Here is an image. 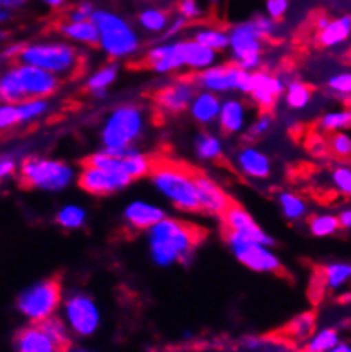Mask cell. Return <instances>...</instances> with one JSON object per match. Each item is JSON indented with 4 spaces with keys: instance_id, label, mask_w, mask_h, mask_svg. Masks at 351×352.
<instances>
[{
    "instance_id": "obj_1",
    "label": "cell",
    "mask_w": 351,
    "mask_h": 352,
    "mask_svg": "<svg viewBox=\"0 0 351 352\" xmlns=\"http://www.w3.org/2000/svg\"><path fill=\"white\" fill-rule=\"evenodd\" d=\"M149 256L157 267H171L174 264H189L203 235L198 226L186 223L179 218L166 217L162 221L147 230Z\"/></svg>"
},
{
    "instance_id": "obj_2",
    "label": "cell",
    "mask_w": 351,
    "mask_h": 352,
    "mask_svg": "<svg viewBox=\"0 0 351 352\" xmlns=\"http://www.w3.org/2000/svg\"><path fill=\"white\" fill-rule=\"evenodd\" d=\"M149 177L156 191L169 201L176 210L184 213H200L195 172L174 164H153Z\"/></svg>"
},
{
    "instance_id": "obj_3",
    "label": "cell",
    "mask_w": 351,
    "mask_h": 352,
    "mask_svg": "<svg viewBox=\"0 0 351 352\" xmlns=\"http://www.w3.org/2000/svg\"><path fill=\"white\" fill-rule=\"evenodd\" d=\"M145 129L143 111L135 104H121L114 107L101 126V143L106 152L123 157L135 148Z\"/></svg>"
},
{
    "instance_id": "obj_4",
    "label": "cell",
    "mask_w": 351,
    "mask_h": 352,
    "mask_svg": "<svg viewBox=\"0 0 351 352\" xmlns=\"http://www.w3.org/2000/svg\"><path fill=\"white\" fill-rule=\"evenodd\" d=\"M77 172L70 164L45 157H28L21 162L19 179L26 188L45 192H62L74 184Z\"/></svg>"
},
{
    "instance_id": "obj_5",
    "label": "cell",
    "mask_w": 351,
    "mask_h": 352,
    "mask_svg": "<svg viewBox=\"0 0 351 352\" xmlns=\"http://www.w3.org/2000/svg\"><path fill=\"white\" fill-rule=\"evenodd\" d=\"M17 62L45 68L62 78L77 74L82 58L69 41H38L24 46Z\"/></svg>"
},
{
    "instance_id": "obj_6",
    "label": "cell",
    "mask_w": 351,
    "mask_h": 352,
    "mask_svg": "<svg viewBox=\"0 0 351 352\" xmlns=\"http://www.w3.org/2000/svg\"><path fill=\"white\" fill-rule=\"evenodd\" d=\"M92 21L99 31V48L109 58H128L138 52L140 38L125 17L118 16L111 10L96 9Z\"/></svg>"
},
{
    "instance_id": "obj_7",
    "label": "cell",
    "mask_w": 351,
    "mask_h": 352,
    "mask_svg": "<svg viewBox=\"0 0 351 352\" xmlns=\"http://www.w3.org/2000/svg\"><path fill=\"white\" fill-rule=\"evenodd\" d=\"M63 303L62 285L58 279H39L24 288L16 300V308L28 323H41L60 314Z\"/></svg>"
},
{
    "instance_id": "obj_8",
    "label": "cell",
    "mask_w": 351,
    "mask_h": 352,
    "mask_svg": "<svg viewBox=\"0 0 351 352\" xmlns=\"http://www.w3.org/2000/svg\"><path fill=\"white\" fill-rule=\"evenodd\" d=\"M60 315L69 325L74 339H91L99 332L103 314L98 301L84 291H72L63 298Z\"/></svg>"
},
{
    "instance_id": "obj_9",
    "label": "cell",
    "mask_w": 351,
    "mask_h": 352,
    "mask_svg": "<svg viewBox=\"0 0 351 352\" xmlns=\"http://www.w3.org/2000/svg\"><path fill=\"white\" fill-rule=\"evenodd\" d=\"M224 235L232 256L249 271L264 272V274H278L283 271V264L273 247L254 242V240L246 239L235 232H228V230H225Z\"/></svg>"
},
{
    "instance_id": "obj_10",
    "label": "cell",
    "mask_w": 351,
    "mask_h": 352,
    "mask_svg": "<svg viewBox=\"0 0 351 352\" xmlns=\"http://www.w3.org/2000/svg\"><path fill=\"white\" fill-rule=\"evenodd\" d=\"M193 82L200 91H210L215 94L242 92L249 96L253 89V72H247L235 63H217L206 70L196 72Z\"/></svg>"
},
{
    "instance_id": "obj_11",
    "label": "cell",
    "mask_w": 351,
    "mask_h": 352,
    "mask_svg": "<svg viewBox=\"0 0 351 352\" xmlns=\"http://www.w3.org/2000/svg\"><path fill=\"white\" fill-rule=\"evenodd\" d=\"M228 36H231L228 52H231L232 63L247 72L259 70L261 60H263L264 38L256 30L253 19L232 26L228 30Z\"/></svg>"
},
{
    "instance_id": "obj_12",
    "label": "cell",
    "mask_w": 351,
    "mask_h": 352,
    "mask_svg": "<svg viewBox=\"0 0 351 352\" xmlns=\"http://www.w3.org/2000/svg\"><path fill=\"white\" fill-rule=\"evenodd\" d=\"M134 182L123 172L106 170V168L92 167V165H82L77 175L78 188L92 196H109V194L120 192L127 189Z\"/></svg>"
},
{
    "instance_id": "obj_13",
    "label": "cell",
    "mask_w": 351,
    "mask_h": 352,
    "mask_svg": "<svg viewBox=\"0 0 351 352\" xmlns=\"http://www.w3.org/2000/svg\"><path fill=\"white\" fill-rule=\"evenodd\" d=\"M220 221L222 225H224V228L228 230V232H235L239 233V235L246 236V239L254 240V242L264 243V245H277V240H275L270 233L264 232V230L256 223V220L247 213L244 208L239 206V204L232 203L231 208L222 214Z\"/></svg>"
},
{
    "instance_id": "obj_14",
    "label": "cell",
    "mask_w": 351,
    "mask_h": 352,
    "mask_svg": "<svg viewBox=\"0 0 351 352\" xmlns=\"http://www.w3.org/2000/svg\"><path fill=\"white\" fill-rule=\"evenodd\" d=\"M145 65L159 75L174 74L186 68L181 41H160L145 53Z\"/></svg>"
},
{
    "instance_id": "obj_15",
    "label": "cell",
    "mask_w": 351,
    "mask_h": 352,
    "mask_svg": "<svg viewBox=\"0 0 351 352\" xmlns=\"http://www.w3.org/2000/svg\"><path fill=\"white\" fill-rule=\"evenodd\" d=\"M16 65L28 99H31V97H45V99H48L50 96L55 94V92L58 91V75L52 74V72L45 70V68L33 67V65L19 62H16Z\"/></svg>"
},
{
    "instance_id": "obj_16",
    "label": "cell",
    "mask_w": 351,
    "mask_h": 352,
    "mask_svg": "<svg viewBox=\"0 0 351 352\" xmlns=\"http://www.w3.org/2000/svg\"><path fill=\"white\" fill-rule=\"evenodd\" d=\"M196 96V84L188 78H179L166 85L156 94V102L166 113L179 114L188 111Z\"/></svg>"
},
{
    "instance_id": "obj_17",
    "label": "cell",
    "mask_w": 351,
    "mask_h": 352,
    "mask_svg": "<svg viewBox=\"0 0 351 352\" xmlns=\"http://www.w3.org/2000/svg\"><path fill=\"white\" fill-rule=\"evenodd\" d=\"M196 189H198L200 199V213H205L209 217L222 218V214L231 208L232 201L227 192L220 188L215 181H211L209 175L195 172Z\"/></svg>"
},
{
    "instance_id": "obj_18",
    "label": "cell",
    "mask_w": 351,
    "mask_h": 352,
    "mask_svg": "<svg viewBox=\"0 0 351 352\" xmlns=\"http://www.w3.org/2000/svg\"><path fill=\"white\" fill-rule=\"evenodd\" d=\"M285 89L286 84L277 75H271L263 70L253 72V89H251L249 96L263 113H270L271 107L285 94Z\"/></svg>"
},
{
    "instance_id": "obj_19",
    "label": "cell",
    "mask_w": 351,
    "mask_h": 352,
    "mask_svg": "<svg viewBox=\"0 0 351 352\" xmlns=\"http://www.w3.org/2000/svg\"><path fill=\"white\" fill-rule=\"evenodd\" d=\"M14 352H62L63 349L45 332L39 323L21 327L12 339Z\"/></svg>"
},
{
    "instance_id": "obj_20",
    "label": "cell",
    "mask_w": 351,
    "mask_h": 352,
    "mask_svg": "<svg viewBox=\"0 0 351 352\" xmlns=\"http://www.w3.org/2000/svg\"><path fill=\"white\" fill-rule=\"evenodd\" d=\"M166 211L159 204L145 199H134L125 206L123 220L131 230L147 232L166 218Z\"/></svg>"
},
{
    "instance_id": "obj_21",
    "label": "cell",
    "mask_w": 351,
    "mask_h": 352,
    "mask_svg": "<svg viewBox=\"0 0 351 352\" xmlns=\"http://www.w3.org/2000/svg\"><path fill=\"white\" fill-rule=\"evenodd\" d=\"M237 167L246 177L268 179L271 175V160L266 153L257 150L256 146H242L235 155Z\"/></svg>"
},
{
    "instance_id": "obj_22",
    "label": "cell",
    "mask_w": 351,
    "mask_h": 352,
    "mask_svg": "<svg viewBox=\"0 0 351 352\" xmlns=\"http://www.w3.org/2000/svg\"><path fill=\"white\" fill-rule=\"evenodd\" d=\"M222 104H224V100L218 97V94H215V92L200 91L196 92L188 113L196 123L202 124V126H209V124H213L218 121Z\"/></svg>"
},
{
    "instance_id": "obj_23",
    "label": "cell",
    "mask_w": 351,
    "mask_h": 352,
    "mask_svg": "<svg viewBox=\"0 0 351 352\" xmlns=\"http://www.w3.org/2000/svg\"><path fill=\"white\" fill-rule=\"evenodd\" d=\"M218 128L224 135H239L247 129V107L239 99H225L222 104Z\"/></svg>"
},
{
    "instance_id": "obj_24",
    "label": "cell",
    "mask_w": 351,
    "mask_h": 352,
    "mask_svg": "<svg viewBox=\"0 0 351 352\" xmlns=\"http://www.w3.org/2000/svg\"><path fill=\"white\" fill-rule=\"evenodd\" d=\"M182 55H184V65L188 70L202 72L213 67L218 62V52L195 41V39H181Z\"/></svg>"
},
{
    "instance_id": "obj_25",
    "label": "cell",
    "mask_w": 351,
    "mask_h": 352,
    "mask_svg": "<svg viewBox=\"0 0 351 352\" xmlns=\"http://www.w3.org/2000/svg\"><path fill=\"white\" fill-rule=\"evenodd\" d=\"M58 32L72 43L85 46H99V31L94 21H65L58 26Z\"/></svg>"
},
{
    "instance_id": "obj_26",
    "label": "cell",
    "mask_w": 351,
    "mask_h": 352,
    "mask_svg": "<svg viewBox=\"0 0 351 352\" xmlns=\"http://www.w3.org/2000/svg\"><path fill=\"white\" fill-rule=\"evenodd\" d=\"M351 36V16L336 17V19H329L322 30L317 31V43L324 48H334V46L345 43Z\"/></svg>"
},
{
    "instance_id": "obj_27",
    "label": "cell",
    "mask_w": 351,
    "mask_h": 352,
    "mask_svg": "<svg viewBox=\"0 0 351 352\" xmlns=\"http://www.w3.org/2000/svg\"><path fill=\"white\" fill-rule=\"evenodd\" d=\"M0 99H2V102L10 104H21L28 99L16 63L6 68V72L0 77Z\"/></svg>"
},
{
    "instance_id": "obj_28",
    "label": "cell",
    "mask_w": 351,
    "mask_h": 352,
    "mask_svg": "<svg viewBox=\"0 0 351 352\" xmlns=\"http://www.w3.org/2000/svg\"><path fill=\"white\" fill-rule=\"evenodd\" d=\"M118 72H120L118 63L111 62V63L103 65V67L98 68L91 77H87V80H85V87H87L89 92H91V96L105 97L107 89L116 82Z\"/></svg>"
},
{
    "instance_id": "obj_29",
    "label": "cell",
    "mask_w": 351,
    "mask_h": 352,
    "mask_svg": "<svg viewBox=\"0 0 351 352\" xmlns=\"http://www.w3.org/2000/svg\"><path fill=\"white\" fill-rule=\"evenodd\" d=\"M341 342L339 330L334 327H322L314 330L312 336L302 344V352H331Z\"/></svg>"
},
{
    "instance_id": "obj_30",
    "label": "cell",
    "mask_w": 351,
    "mask_h": 352,
    "mask_svg": "<svg viewBox=\"0 0 351 352\" xmlns=\"http://www.w3.org/2000/svg\"><path fill=\"white\" fill-rule=\"evenodd\" d=\"M321 278L324 288L336 291L346 286L351 281V264L350 262H331L321 269Z\"/></svg>"
},
{
    "instance_id": "obj_31",
    "label": "cell",
    "mask_w": 351,
    "mask_h": 352,
    "mask_svg": "<svg viewBox=\"0 0 351 352\" xmlns=\"http://www.w3.org/2000/svg\"><path fill=\"white\" fill-rule=\"evenodd\" d=\"M278 204H280L283 218L288 221H300L309 213V204L295 192L281 191L278 194Z\"/></svg>"
},
{
    "instance_id": "obj_32",
    "label": "cell",
    "mask_w": 351,
    "mask_h": 352,
    "mask_svg": "<svg viewBox=\"0 0 351 352\" xmlns=\"http://www.w3.org/2000/svg\"><path fill=\"white\" fill-rule=\"evenodd\" d=\"M153 168V162L138 148H131L127 155H123V172L130 175L134 181L150 175Z\"/></svg>"
},
{
    "instance_id": "obj_33",
    "label": "cell",
    "mask_w": 351,
    "mask_h": 352,
    "mask_svg": "<svg viewBox=\"0 0 351 352\" xmlns=\"http://www.w3.org/2000/svg\"><path fill=\"white\" fill-rule=\"evenodd\" d=\"M195 153L200 160L215 162L224 153V143L213 133H200L195 138Z\"/></svg>"
},
{
    "instance_id": "obj_34",
    "label": "cell",
    "mask_w": 351,
    "mask_h": 352,
    "mask_svg": "<svg viewBox=\"0 0 351 352\" xmlns=\"http://www.w3.org/2000/svg\"><path fill=\"white\" fill-rule=\"evenodd\" d=\"M314 330H316V317H314V314L307 311V314H300L285 327V336L292 342L304 344L312 336Z\"/></svg>"
},
{
    "instance_id": "obj_35",
    "label": "cell",
    "mask_w": 351,
    "mask_h": 352,
    "mask_svg": "<svg viewBox=\"0 0 351 352\" xmlns=\"http://www.w3.org/2000/svg\"><path fill=\"white\" fill-rule=\"evenodd\" d=\"M191 38L218 53L225 52V50H228V46H231V36H228V31L220 30V28H200V30L193 32Z\"/></svg>"
},
{
    "instance_id": "obj_36",
    "label": "cell",
    "mask_w": 351,
    "mask_h": 352,
    "mask_svg": "<svg viewBox=\"0 0 351 352\" xmlns=\"http://www.w3.org/2000/svg\"><path fill=\"white\" fill-rule=\"evenodd\" d=\"M307 230L310 235L317 236V239H328V236L336 235L341 230L338 214L331 213H319L309 218L307 221Z\"/></svg>"
},
{
    "instance_id": "obj_37",
    "label": "cell",
    "mask_w": 351,
    "mask_h": 352,
    "mask_svg": "<svg viewBox=\"0 0 351 352\" xmlns=\"http://www.w3.org/2000/svg\"><path fill=\"white\" fill-rule=\"evenodd\" d=\"M285 104L293 111H302L309 106V102L312 100V91L307 84L300 80H292L286 84L285 94H283Z\"/></svg>"
},
{
    "instance_id": "obj_38",
    "label": "cell",
    "mask_w": 351,
    "mask_h": 352,
    "mask_svg": "<svg viewBox=\"0 0 351 352\" xmlns=\"http://www.w3.org/2000/svg\"><path fill=\"white\" fill-rule=\"evenodd\" d=\"M55 221L63 230H81L85 225V221H87V211L81 204H65V206L58 210Z\"/></svg>"
},
{
    "instance_id": "obj_39",
    "label": "cell",
    "mask_w": 351,
    "mask_h": 352,
    "mask_svg": "<svg viewBox=\"0 0 351 352\" xmlns=\"http://www.w3.org/2000/svg\"><path fill=\"white\" fill-rule=\"evenodd\" d=\"M138 24H140L143 31L153 32V34H162L171 24V19L166 10L150 7V9H143L138 14Z\"/></svg>"
},
{
    "instance_id": "obj_40",
    "label": "cell",
    "mask_w": 351,
    "mask_h": 352,
    "mask_svg": "<svg viewBox=\"0 0 351 352\" xmlns=\"http://www.w3.org/2000/svg\"><path fill=\"white\" fill-rule=\"evenodd\" d=\"M39 325L45 329V332L48 333L50 337H52L53 340H55L56 344H58L62 349H65L67 346H70L72 344V339H74V336H72L69 325H67L65 320L62 318V315L56 314L53 315V317L46 318L45 322H41Z\"/></svg>"
},
{
    "instance_id": "obj_41",
    "label": "cell",
    "mask_w": 351,
    "mask_h": 352,
    "mask_svg": "<svg viewBox=\"0 0 351 352\" xmlns=\"http://www.w3.org/2000/svg\"><path fill=\"white\" fill-rule=\"evenodd\" d=\"M319 128L326 133L346 131L351 128V109H334L322 114L319 120Z\"/></svg>"
},
{
    "instance_id": "obj_42",
    "label": "cell",
    "mask_w": 351,
    "mask_h": 352,
    "mask_svg": "<svg viewBox=\"0 0 351 352\" xmlns=\"http://www.w3.org/2000/svg\"><path fill=\"white\" fill-rule=\"evenodd\" d=\"M17 106H19L21 124L33 123V121L45 116L50 109V102L45 97H31V99L23 100V102L17 104Z\"/></svg>"
},
{
    "instance_id": "obj_43",
    "label": "cell",
    "mask_w": 351,
    "mask_h": 352,
    "mask_svg": "<svg viewBox=\"0 0 351 352\" xmlns=\"http://www.w3.org/2000/svg\"><path fill=\"white\" fill-rule=\"evenodd\" d=\"M329 148L338 159H351V136L346 131L331 133Z\"/></svg>"
},
{
    "instance_id": "obj_44",
    "label": "cell",
    "mask_w": 351,
    "mask_h": 352,
    "mask_svg": "<svg viewBox=\"0 0 351 352\" xmlns=\"http://www.w3.org/2000/svg\"><path fill=\"white\" fill-rule=\"evenodd\" d=\"M244 347L249 352H297L285 344H271L268 339H259V337H251L244 340Z\"/></svg>"
},
{
    "instance_id": "obj_45",
    "label": "cell",
    "mask_w": 351,
    "mask_h": 352,
    "mask_svg": "<svg viewBox=\"0 0 351 352\" xmlns=\"http://www.w3.org/2000/svg\"><path fill=\"white\" fill-rule=\"evenodd\" d=\"M331 182L334 189L343 196H351V167L339 165L331 172Z\"/></svg>"
},
{
    "instance_id": "obj_46",
    "label": "cell",
    "mask_w": 351,
    "mask_h": 352,
    "mask_svg": "<svg viewBox=\"0 0 351 352\" xmlns=\"http://www.w3.org/2000/svg\"><path fill=\"white\" fill-rule=\"evenodd\" d=\"M17 124H21L19 106L10 102H2V106H0V129L6 131V129L17 126Z\"/></svg>"
},
{
    "instance_id": "obj_47",
    "label": "cell",
    "mask_w": 351,
    "mask_h": 352,
    "mask_svg": "<svg viewBox=\"0 0 351 352\" xmlns=\"http://www.w3.org/2000/svg\"><path fill=\"white\" fill-rule=\"evenodd\" d=\"M271 124H273V118H271L268 113H263L261 116H257L249 126H247L246 138L247 140L261 138V136H264L268 131H270Z\"/></svg>"
},
{
    "instance_id": "obj_48",
    "label": "cell",
    "mask_w": 351,
    "mask_h": 352,
    "mask_svg": "<svg viewBox=\"0 0 351 352\" xmlns=\"http://www.w3.org/2000/svg\"><path fill=\"white\" fill-rule=\"evenodd\" d=\"M328 89L338 96H351V72L332 75L328 80Z\"/></svg>"
},
{
    "instance_id": "obj_49",
    "label": "cell",
    "mask_w": 351,
    "mask_h": 352,
    "mask_svg": "<svg viewBox=\"0 0 351 352\" xmlns=\"http://www.w3.org/2000/svg\"><path fill=\"white\" fill-rule=\"evenodd\" d=\"M96 9L91 2H78L67 14V21H91Z\"/></svg>"
},
{
    "instance_id": "obj_50",
    "label": "cell",
    "mask_w": 351,
    "mask_h": 352,
    "mask_svg": "<svg viewBox=\"0 0 351 352\" xmlns=\"http://www.w3.org/2000/svg\"><path fill=\"white\" fill-rule=\"evenodd\" d=\"M178 12L179 16L186 17L188 21L200 19L203 14L202 7H200L198 0H179L178 2Z\"/></svg>"
},
{
    "instance_id": "obj_51",
    "label": "cell",
    "mask_w": 351,
    "mask_h": 352,
    "mask_svg": "<svg viewBox=\"0 0 351 352\" xmlns=\"http://www.w3.org/2000/svg\"><path fill=\"white\" fill-rule=\"evenodd\" d=\"M186 26H188V19L178 14V16L171 21V24L167 26V30L160 34V41H171V39H174L179 32L184 31Z\"/></svg>"
},
{
    "instance_id": "obj_52",
    "label": "cell",
    "mask_w": 351,
    "mask_h": 352,
    "mask_svg": "<svg viewBox=\"0 0 351 352\" xmlns=\"http://www.w3.org/2000/svg\"><path fill=\"white\" fill-rule=\"evenodd\" d=\"M253 23H254V26H256V30L259 31V34L263 36L264 39L270 38V36L273 34L275 31H277V21L271 19L268 14H266V16H256L253 19Z\"/></svg>"
},
{
    "instance_id": "obj_53",
    "label": "cell",
    "mask_w": 351,
    "mask_h": 352,
    "mask_svg": "<svg viewBox=\"0 0 351 352\" xmlns=\"http://www.w3.org/2000/svg\"><path fill=\"white\" fill-rule=\"evenodd\" d=\"M288 10V0H266V14L275 21H280Z\"/></svg>"
},
{
    "instance_id": "obj_54",
    "label": "cell",
    "mask_w": 351,
    "mask_h": 352,
    "mask_svg": "<svg viewBox=\"0 0 351 352\" xmlns=\"http://www.w3.org/2000/svg\"><path fill=\"white\" fill-rule=\"evenodd\" d=\"M19 167H21V164H17V160L14 159L12 155H9V153H3L2 160H0V177L2 179L10 177V175H14L17 170H19Z\"/></svg>"
},
{
    "instance_id": "obj_55",
    "label": "cell",
    "mask_w": 351,
    "mask_h": 352,
    "mask_svg": "<svg viewBox=\"0 0 351 352\" xmlns=\"http://www.w3.org/2000/svg\"><path fill=\"white\" fill-rule=\"evenodd\" d=\"M24 46L26 45H23V43H14V45H9L6 50H3L2 58L3 60H16L17 62L21 56V53H23Z\"/></svg>"
},
{
    "instance_id": "obj_56",
    "label": "cell",
    "mask_w": 351,
    "mask_h": 352,
    "mask_svg": "<svg viewBox=\"0 0 351 352\" xmlns=\"http://www.w3.org/2000/svg\"><path fill=\"white\" fill-rule=\"evenodd\" d=\"M339 217V223H341L343 230H351V208H346L343 210L341 213L338 214Z\"/></svg>"
},
{
    "instance_id": "obj_57",
    "label": "cell",
    "mask_w": 351,
    "mask_h": 352,
    "mask_svg": "<svg viewBox=\"0 0 351 352\" xmlns=\"http://www.w3.org/2000/svg\"><path fill=\"white\" fill-rule=\"evenodd\" d=\"M28 0H0V6H2V9H9V10H14V9H19V7L26 6Z\"/></svg>"
},
{
    "instance_id": "obj_58",
    "label": "cell",
    "mask_w": 351,
    "mask_h": 352,
    "mask_svg": "<svg viewBox=\"0 0 351 352\" xmlns=\"http://www.w3.org/2000/svg\"><path fill=\"white\" fill-rule=\"evenodd\" d=\"M62 352H98V351L91 349V347L81 346V344H70V346H67Z\"/></svg>"
},
{
    "instance_id": "obj_59",
    "label": "cell",
    "mask_w": 351,
    "mask_h": 352,
    "mask_svg": "<svg viewBox=\"0 0 351 352\" xmlns=\"http://www.w3.org/2000/svg\"><path fill=\"white\" fill-rule=\"evenodd\" d=\"M331 352H351V344L343 342V340H341V342H339L338 346H336Z\"/></svg>"
},
{
    "instance_id": "obj_60",
    "label": "cell",
    "mask_w": 351,
    "mask_h": 352,
    "mask_svg": "<svg viewBox=\"0 0 351 352\" xmlns=\"http://www.w3.org/2000/svg\"><path fill=\"white\" fill-rule=\"evenodd\" d=\"M43 2L50 7H60L62 3H65V0H43Z\"/></svg>"
},
{
    "instance_id": "obj_61",
    "label": "cell",
    "mask_w": 351,
    "mask_h": 352,
    "mask_svg": "<svg viewBox=\"0 0 351 352\" xmlns=\"http://www.w3.org/2000/svg\"><path fill=\"white\" fill-rule=\"evenodd\" d=\"M211 2H218V0H211Z\"/></svg>"
}]
</instances>
